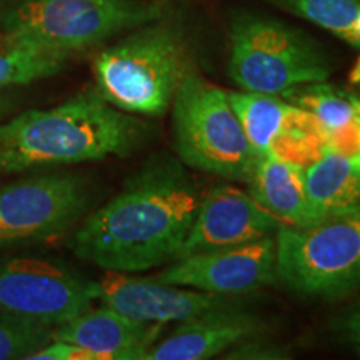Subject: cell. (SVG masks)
<instances>
[{"mask_svg":"<svg viewBox=\"0 0 360 360\" xmlns=\"http://www.w3.org/2000/svg\"><path fill=\"white\" fill-rule=\"evenodd\" d=\"M202 195L180 160L159 154L84 220L69 245L107 272H143L177 259Z\"/></svg>","mask_w":360,"mask_h":360,"instance_id":"1","label":"cell"},{"mask_svg":"<svg viewBox=\"0 0 360 360\" xmlns=\"http://www.w3.org/2000/svg\"><path fill=\"white\" fill-rule=\"evenodd\" d=\"M148 135L146 120L89 90L52 109L27 110L0 124V174L127 157Z\"/></svg>","mask_w":360,"mask_h":360,"instance_id":"2","label":"cell"},{"mask_svg":"<svg viewBox=\"0 0 360 360\" xmlns=\"http://www.w3.org/2000/svg\"><path fill=\"white\" fill-rule=\"evenodd\" d=\"M97 92L129 114L159 117L191 72L187 42L175 25H143L103 49L94 62Z\"/></svg>","mask_w":360,"mask_h":360,"instance_id":"3","label":"cell"},{"mask_svg":"<svg viewBox=\"0 0 360 360\" xmlns=\"http://www.w3.org/2000/svg\"><path fill=\"white\" fill-rule=\"evenodd\" d=\"M174 146L187 167L247 182L257 154L229 103L227 92L188 72L172 102Z\"/></svg>","mask_w":360,"mask_h":360,"instance_id":"4","label":"cell"},{"mask_svg":"<svg viewBox=\"0 0 360 360\" xmlns=\"http://www.w3.org/2000/svg\"><path fill=\"white\" fill-rule=\"evenodd\" d=\"M277 281L304 297L332 300L360 289V210L276 232Z\"/></svg>","mask_w":360,"mask_h":360,"instance_id":"5","label":"cell"},{"mask_svg":"<svg viewBox=\"0 0 360 360\" xmlns=\"http://www.w3.org/2000/svg\"><path fill=\"white\" fill-rule=\"evenodd\" d=\"M330 72L326 52L294 27L262 15H242L231 27L229 75L244 90L277 96L326 82Z\"/></svg>","mask_w":360,"mask_h":360,"instance_id":"6","label":"cell"},{"mask_svg":"<svg viewBox=\"0 0 360 360\" xmlns=\"http://www.w3.org/2000/svg\"><path fill=\"white\" fill-rule=\"evenodd\" d=\"M160 15L159 4L143 0H29L6 25L13 39L70 56Z\"/></svg>","mask_w":360,"mask_h":360,"instance_id":"7","label":"cell"},{"mask_svg":"<svg viewBox=\"0 0 360 360\" xmlns=\"http://www.w3.org/2000/svg\"><path fill=\"white\" fill-rule=\"evenodd\" d=\"M97 282L39 259L0 262V314L57 327L92 309Z\"/></svg>","mask_w":360,"mask_h":360,"instance_id":"8","label":"cell"},{"mask_svg":"<svg viewBox=\"0 0 360 360\" xmlns=\"http://www.w3.org/2000/svg\"><path fill=\"white\" fill-rule=\"evenodd\" d=\"M89 205L84 180L47 174L0 188V245L51 240L65 233Z\"/></svg>","mask_w":360,"mask_h":360,"instance_id":"9","label":"cell"},{"mask_svg":"<svg viewBox=\"0 0 360 360\" xmlns=\"http://www.w3.org/2000/svg\"><path fill=\"white\" fill-rule=\"evenodd\" d=\"M155 278L170 285L224 295L259 290L277 282L276 233L247 244L175 259Z\"/></svg>","mask_w":360,"mask_h":360,"instance_id":"10","label":"cell"},{"mask_svg":"<svg viewBox=\"0 0 360 360\" xmlns=\"http://www.w3.org/2000/svg\"><path fill=\"white\" fill-rule=\"evenodd\" d=\"M97 300L103 307L142 322H182L224 305L237 304L233 295L170 285L157 278L109 272L97 281Z\"/></svg>","mask_w":360,"mask_h":360,"instance_id":"11","label":"cell"},{"mask_svg":"<svg viewBox=\"0 0 360 360\" xmlns=\"http://www.w3.org/2000/svg\"><path fill=\"white\" fill-rule=\"evenodd\" d=\"M278 227V219L259 205L249 192L224 184L202 195L195 220L177 259L247 244L274 236Z\"/></svg>","mask_w":360,"mask_h":360,"instance_id":"12","label":"cell"},{"mask_svg":"<svg viewBox=\"0 0 360 360\" xmlns=\"http://www.w3.org/2000/svg\"><path fill=\"white\" fill-rule=\"evenodd\" d=\"M265 323L259 315L247 312L240 305H224L179 322L172 334L155 342L143 360H204L217 357L232 345L252 335L265 334Z\"/></svg>","mask_w":360,"mask_h":360,"instance_id":"13","label":"cell"},{"mask_svg":"<svg viewBox=\"0 0 360 360\" xmlns=\"http://www.w3.org/2000/svg\"><path fill=\"white\" fill-rule=\"evenodd\" d=\"M164 323L142 322L109 307L89 309L53 328V339L70 342L98 360H143Z\"/></svg>","mask_w":360,"mask_h":360,"instance_id":"14","label":"cell"},{"mask_svg":"<svg viewBox=\"0 0 360 360\" xmlns=\"http://www.w3.org/2000/svg\"><path fill=\"white\" fill-rule=\"evenodd\" d=\"M310 225L360 210V162L328 150L304 169Z\"/></svg>","mask_w":360,"mask_h":360,"instance_id":"15","label":"cell"},{"mask_svg":"<svg viewBox=\"0 0 360 360\" xmlns=\"http://www.w3.org/2000/svg\"><path fill=\"white\" fill-rule=\"evenodd\" d=\"M247 184L254 200L274 217L294 227L310 225L302 169L264 155L255 162Z\"/></svg>","mask_w":360,"mask_h":360,"instance_id":"16","label":"cell"},{"mask_svg":"<svg viewBox=\"0 0 360 360\" xmlns=\"http://www.w3.org/2000/svg\"><path fill=\"white\" fill-rule=\"evenodd\" d=\"M227 98L255 154L269 155L270 143L282 130L290 103L282 102L272 94L250 90L227 92Z\"/></svg>","mask_w":360,"mask_h":360,"instance_id":"17","label":"cell"},{"mask_svg":"<svg viewBox=\"0 0 360 360\" xmlns=\"http://www.w3.org/2000/svg\"><path fill=\"white\" fill-rule=\"evenodd\" d=\"M65 53L6 35L0 40V89L52 77L64 69Z\"/></svg>","mask_w":360,"mask_h":360,"instance_id":"18","label":"cell"},{"mask_svg":"<svg viewBox=\"0 0 360 360\" xmlns=\"http://www.w3.org/2000/svg\"><path fill=\"white\" fill-rule=\"evenodd\" d=\"M283 11L295 13L360 49L357 17L360 0H276Z\"/></svg>","mask_w":360,"mask_h":360,"instance_id":"19","label":"cell"},{"mask_svg":"<svg viewBox=\"0 0 360 360\" xmlns=\"http://www.w3.org/2000/svg\"><path fill=\"white\" fill-rule=\"evenodd\" d=\"M282 96L294 102V105L312 112L328 132L349 124L359 114L352 96L323 82L299 85L283 92Z\"/></svg>","mask_w":360,"mask_h":360,"instance_id":"20","label":"cell"},{"mask_svg":"<svg viewBox=\"0 0 360 360\" xmlns=\"http://www.w3.org/2000/svg\"><path fill=\"white\" fill-rule=\"evenodd\" d=\"M53 340V328L25 319L0 315V360L29 359Z\"/></svg>","mask_w":360,"mask_h":360,"instance_id":"21","label":"cell"},{"mask_svg":"<svg viewBox=\"0 0 360 360\" xmlns=\"http://www.w3.org/2000/svg\"><path fill=\"white\" fill-rule=\"evenodd\" d=\"M327 152L326 139L297 129H282L269 147V155L302 170L321 160Z\"/></svg>","mask_w":360,"mask_h":360,"instance_id":"22","label":"cell"},{"mask_svg":"<svg viewBox=\"0 0 360 360\" xmlns=\"http://www.w3.org/2000/svg\"><path fill=\"white\" fill-rule=\"evenodd\" d=\"M224 359L232 360H282L289 359V350L277 342L265 339L264 334L252 335L225 350Z\"/></svg>","mask_w":360,"mask_h":360,"instance_id":"23","label":"cell"},{"mask_svg":"<svg viewBox=\"0 0 360 360\" xmlns=\"http://www.w3.org/2000/svg\"><path fill=\"white\" fill-rule=\"evenodd\" d=\"M328 150L360 162V114L349 124L328 132Z\"/></svg>","mask_w":360,"mask_h":360,"instance_id":"24","label":"cell"},{"mask_svg":"<svg viewBox=\"0 0 360 360\" xmlns=\"http://www.w3.org/2000/svg\"><path fill=\"white\" fill-rule=\"evenodd\" d=\"M27 360H98L96 354L64 340H51Z\"/></svg>","mask_w":360,"mask_h":360,"instance_id":"25","label":"cell"},{"mask_svg":"<svg viewBox=\"0 0 360 360\" xmlns=\"http://www.w3.org/2000/svg\"><path fill=\"white\" fill-rule=\"evenodd\" d=\"M339 328L344 340L347 342L355 352L360 354V307L352 310V312L340 322Z\"/></svg>","mask_w":360,"mask_h":360,"instance_id":"26","label":"cell"},{"mask_svg":"<svg viewBox=\"0 0 360 360\" xmlns=\"http://www.w3.org/2000/svg\"><path fill=\"white\" fill-rule=\"evenodd\" d=\"M349 80L355 85H360V58L357 62H355V65L352 67V70H350L349 74Z\"/></svg>","mask_w":360,"mask_h":360,"instance_id":"27","label":"cell"},{"mask_svg":"<svg viewBox=\"0 0 360 360\" xmlns=\"http://www.w3.org/2000/svg\"><path fill=\"white\" fill-rule=\"evenodd\" d=\"M8 109H11V101H8V98L0 97V117L6 114Z\"/></svg>","mask_w":360,"mask_h":360,"instance_id":"28","label":"cell"},{"mask_svg":"<svg viewBox=\"0 0 360 360\" xmlns=\"http://www.w3.org/2000/svg\"><path fill=\"white\" fill-rule=\"evenodd\" d=\"M352 98H354L355 107H357V110H359V114H360V97H354V96H352Z\"/></svg>","mask_w":360,"mask_h":360,"instance_id":"29","label":"cell"},{"mask_svg":"<svg viewBox=\"0 0 360 360\" xmlns=\"http://www.w3.org/2000/svg\"><path fill=\"white\" fill-rule=\"evenodd\" d=\"M355 29H357V35H359V40H360V13L357 17V24H355Z\"/></svg>","mask_w":360,"mask_h":360,"instance_id":"30","label":"cell"}]
</instances>
